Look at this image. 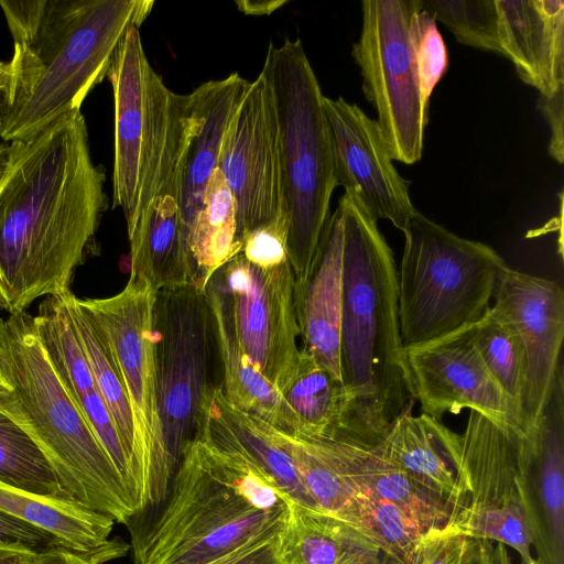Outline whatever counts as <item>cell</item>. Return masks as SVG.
<instances>
[{
    "label": "cell",
    "mask_w": 564,
    "mask_h": 564,
    "mask_svg": "<svg viewBox=\"0 0 564 564\" xmlns=\"http://www.w3.org/2000/svg\"><path fill=\"white\" fill-rule=\"evenodd\" d=\"M82 110L9 143L0 180V310L25 312L69 289L108 207Z\"/></svg>",
    "instance_id": "1"
},
{
    "label": "cell",
    "mask_w": 564,
    "mask_h": 564,
    "mask_svg": "<svg viewBox=\"0 0 564 564\" xmlns=\"http://www.w3.org/2000/svg\"><path fill=\"white\" fill-rule=\"evenodd\" d=\"M160 514L133 538L134 564H210L275 536L292 501L247 455L209 392Z\"/></svg>",
    "instance_id": "2"
},
{
    "label": "cell",
    "mask_w": 564,
    "mask_h": 564,
    "mask_svg": "<svg viewBox=\"0 0 564 564\" xmlns=\"http://www.w3.org/2000/svg\"><path fill=\"white\" fill-rule=\"evenodd\" d=\"M153 0H0L13 42L9 83L0 100V140L29 139L80 110L106 77L131 26Z\"/></svg>",
    "instance_id": "3"
},
{
    "label": "cell",
    "mask_w": 564,
    "mask_h": 564,
    "mask_svg": "<svg viewBox=\"0 0 564 564\" xmlns=\"http://www.w3.org/2000/svg\"><path fill=\"white\" fill-rule=\"evenodd\" d=\"M343 219L340 373L347 405L334 436L377 445L414 401L403 359L398 271L375 220L348 193Z\"/></svg>",
    "instance_id": "4"
},
{
    "label": "cell",
    "mask_w": 564,
    "mask_h": 564,
    "mask_svg": "<svg viewBox=\"0 0 564 564\" xmlns=\"http://www.w3.org/2000/svg\"><path fill=\"white\" fill-rule=\"evenodd\" d=\"M0 411L36 444L77 502L129 524L131 499L109 456L53 369L33 315H0Z\"/></svg>",
    "instance_id": "5"
},
{
    "label": "cell",
    "mask_w": 564,
    "mask_h": 564,
    "mask_svg": "<svg viewBox=\"0 0 564 564\" xmlns=\"http://www.w3.org/2000/svg\"><path fill=\"white\" fill-rule=\"evenodd\" d=\"M260 74L271 87L280 134L288 258L294 285L312 270L338 186L324 95L300 39L270 44Z\"/></svg>",
    "instance_id": "6"
},
{
    "label": "cell",
    "mask_w": 564,
    "mask_h": 564,
    "mask_svg": "<svg viewBox=\"0 0 564 564\" xmlns=\"http://www.w3.org/2000/svg\"><path fill=\"white\" fill-rule=\"evenodd\" d=\"M131 26L107 73L113 94L112 207L121 208L128 235L151 202L178 183L187 141L188 95L172 91L151 66Z\"/></svg>",
    "instance_id": "7"
},
{
    "label": "cell",
    "mask_w": 564,
    "mask_h": 564,
    "mask_svg": "<svg viewBox=\"0 0 564 564\" xmlns=\"http://www.w3.org/2000/svg\"><path fill=\"white\" fill-rule=\"evenodd\" d=\"M398 311L403 348L476 324L490 308L503 259L417 210L403 231Z\"/></svg>",
    "instance_id": "8"
},
{
    "label": "cell",
    "mask_w": 564,
    "mask_h": 564,
    "mask_svg": "<svg viewBox=\"0 0 564 564\" xmlns=\"http://www.w3.org/2000/svg\"><path fill=\"white\" fill-rule=\"evenodd\" d=\"M155 294L145 281L130 278L112 296L82 299L108 339L128 397L134 430L132 502L137 516L165 499L176 470L159 408Z\"/></svg>",
    "instance_id": "9"
},
{
    "label": "cell",
    "mask_w": 564,
    "mask_h": 564,
    "mask_svg": "<svg viewBox=\"0 0 564 564\" xmlns=\"http://www.w3.org/2000/svg\"><path fill=\"white\" fill-rule=\"evenodd\" d=\"M422 8V0H364L361 32L351 48L390 156L404 164L421 159L429 118L415 47Z\"/></svg>",
    "instance_id": "10"
},
{
    "label": "cell",
    "mask_w": 564,
    "mask_h": 564,
    "mask_svg": "<svg viewBox=\"0 0 564 564\" xmlns=\"http://www.w3.org/2000/svg\"><path fill=\"white\" fill-rule=\"evenodd\" d=\"M519 433L469 412L456 446L460 507L446 528L470 539L511 546L521 564H529L532 536L519 487Z\"/></svg>",
    "instance_id": "11"
},
{
    "label": "cell",
    "mask_w": 564,
    "mask_h": 564,
    "mask_svg": "<svg viewBox=\"0 0 564 564\" xmlns=\"http://www.w3.org/2000/svg\"><path fill=\"white\" fill-rule=\"evenodd\" d=\"M159 408L169 454L177 467L196 430L209 382L210 315L194 284L158 291L154 303Z\"/></svg>",
    "instance_id": "12"
},
{
    "label": "cell",
    "mask_w": 564,
    "mask_h": 564,
    "mask_svg": "<svg viewBox=\"0 0 564 564\" xmlns=\"http://www.w3.org/2000/svg\"><path fill=\"white\" fill-rule=\"evenodd\" d=\"M210 282L228 299L243 351L281 392L290 381L300 354L290 262L264 269L250 263L240 253Z\"/></svg>",
    "instance_id": "13"
},
{
    "label": "cell",
    "mask_w": 564,
    "mask_h": 564,
    "mask_svg": "<svg viewBox=\"0 0 564 564\" xmlns=\"http://www.w3.org/2000/svg\"><path fill=\"white\" fill-rule=\"evenodd\" d=\"M218 169L237 208L238 238L288 216L273 94L259 76L237 108L223 140Z\"/></svg>",
    "instance_id": "14"
},
{
    "label": "cell",
    "mask_w": 564,
    "mask_h": 564,
    "mask_svg": "<svg viewBox=\"0 0 564 564\" xmlns=\"http://www.w3.org/2000/svg\"><path fill=\"white\" fill-rule=\"evenodd\" d=\"M412 398L422 413L440 420L463 409L523 433L519 410L485 366L475 343V324L403 348Z\"/></svg>",
    "instance_id": "15"
},
{
    "label": "cell",
    "mask_w": 564,
    "mask_h": 564,
    "mask_svg": "<svg viewBox=\"0 0 564 564\" xmlns=\"http://www.w3.org/2000/svg\"><path fill=\"white\" fill-rule=\"evenodd\" d=\"M337 184L375 219L389 220L402 232L416 212L410 181L392 163L376 120L356 104L324 96Z\"/></svg>",
    "instance_id": "16"
},
{
    "label": "cell",
    "mask_w": 564,
    "mask_h": 564,
    "mask_svg": "<svg viewBox=\"0 0 564 564\" xmlns=\"http://www.w3.org/2000/svg\"><path fill=\"white\" fill-rule=\"evenodd\" d=\"M491 306L518 333L525 361L520 415L523 432L538 420L561 362L564 337V291L552 280L506 265Z\"/></svg>",
    "instance_id": "17"
},
{
    "label": "cell",
    "mask_w": 564,
    "mask_h": 564,
    "mask_svg": "<svg viewBox=\"0 0 564 564\" xmlns=\"http://www.w3.org/2000/svg\"><path fill=\"white\" fill-rule=\"evenodd\" d=\"M520 495L532 546L544 564H564V372L560 362L535 423L518 434Z\"/></svg>",
    "instance_id": "18"
},
{
    "label": "cell",
    "mask_w": 564,
    "mask_h": 564,
    "mask_svg": "<svg viewBox=\"0 0 564 564\" xmlns=\"http://www.w3.org/2000/svg\"><path fill=\"white\" fill-rule=\"evenodd\" d=\"M249 84L238 73H231L205 82L188 94L187 141L178 175L180 223L186 247L209 178L218 169L226 130Z\"/></svg>",
    "instance_id": "19"
},
{
    "label": "cell",
    "mask_w": 564,
    "mask_h": 564,
    "mask_svg": "<svg viewBox=\"0 0 564 564\" xmlns=\"http://www.w3.org/2000/svg\"><path fill=\"white\" fill-rule=\"evenodd\" d=\"M70 293L68 290L45 297L37 314L33 315L34 328L57 377L109 456L128 491L126 456L73 323Z\"/></svg>",
    "instance_id": "20"
},
{
    "label": "cell",
    "mask_w": 564,
    "mask_h": 564,
    "mask_svg": "<svg viewBox=\"0 0 564 564\" xmlns=\"http://www.w3.org/2000/svg\"><path fill=\"white\" fill-rule=\"evenodd\" d=\"M501 55L539 95L564 88V1L497 0Z\"/></svg>",
    "instance_id": "21"
},
{
    "label": "cell",
    "mask_w": 564,
    "mask_h": 564,
    "mask_svg": "<svg viewBox=\"0 0 564 564\" xmlns=\"http://www.w3.org/2000/svg\"><path fill=\"white\" fill-rule=\"evenodd\" d=\"M343 219L330 214L307 280L294 285L302 349L341 380L340 322L343 293Z\"/></svg>",
    "instance_id": "22"
},
{
    "label": "cell",
    "mask_w": 564,
    "mask_h": 564,
    "mask_svg": "<svg viewBox=\"0 0 564 564\" xmlns=\"http://www.w3.org/2000/svg\"><path fill=\"white\" fill-rule=\"evenodd\" d=\"M212 336L223 371L225 398L236 408L284 432L299 433L301 422L281 392L243 351L227 296L213 282L206 291Z\"/></svg>",
    "instance_id": "23"
},
{
    "label": "cell",
    "mask_w": 564,
    "mask_h": 564,
    "mask_svg": "<svg viewBox=\"0 0 564 564\" xmlns=\"http://www.w3.org/2000/svg\"><path fill=\"white\" fill-rule=\"evenodd\" d=\"M413 404L411 401L395 417L377 446L416 482L448 501L453 519L460 507L458 434L427 414L413 415Z\"/></svg>",
    "instance_id": "24"
},
{
    "label": "cell",
    "mask_w": 564,
    "mask_h": 564,
    "mask_svg": "<svg viewBox=\"0 0 564 564\" xmlns=\"http://www.w3.org/2000/svg\"><path fill=\"white\" fill-rule=\"evenodd\" d=\"M325 437L344 475L356 489L401 508L426 531L446 528L453 516L448 501L416 482L377 445Z\"/></svg>",
    "instance_id": "25"
},
{
    "label": "cell",
    "mask_w": 564,
    "mask_h": 564,
    "mask_svg": "<svg viewBox=\"0 0 564 564\" xmlns=\"http://www.w3.org/2000/svg\"><path fill=\"white\" fill-rule=\"evenodd\" d=\"M128 238L131 279L145 281L156 292L193 284L180 223L178 183L151 202Z\"/></svg>",
    "instance_id": "26"
},
{
    "label": "cell",
    "mask_w": 564,
    "mask_h": 564,
    "mask_svg": "<svg viewBox=\"0 0 564 564\" xmlns=\"http://www.w3.org/2000/svg\"><path fill=\"white\" fill-rule=\"evenodd\" d=\"M270 430L292 457L315 509L347 523L372 543L358 490L344 475L326 438L272 425Z\"/></svg>",
    "instance_id": "27"
},
{
    "label": "cell",
    "mask_w": 564,
    "mask_h": 564,
    "mask_svg": "<svg viewBox=\"0 0 564 564\" xmlns=\"http://www.w3.org/2000/svg\"><path fill=\"white\" fill-rule=\"evenodd\" d=\"M0 511L88 552L106 544L116 523L74 499L40 495L0 482Z\"/></svg>",
    "instance_id": "28"
},
{
    "label": "cell",
    "mask_w": 564,
    "mask_h": 564,
    "mask_svg": "<svg viewBox=\"0 0 564 564\" xmlns=\"http://www.w3.org/2000/svg\"><path fill=\"white\" fill-rule=\"evenodd\" d=\"M187 249L192 283L204 292L214 275L241 253L236 203L219 169L209 178L203 207L189 232Z\"/></svg>",
    "instance_id": "29"
},
{
    "label": "cell",
    "mask_w": 564,
    "mask_h": 564,
    "mask_svg": "<svg viewBox=\"0 0 564 564\" xmlns=\"http://www.w3.org/2000/svg\"><path fill=\"white\" fill-rule=\"evenodd\" d=\"M370 546L376 545L347 523L295 502L278 534L283 564H348Z\"/></svg>",
    "instance_id": "30"
},
{
    "label": "cell",
    "mask_w": 564,
    "mask_h": 564,
    "mask_svg": "<svg viewBox=\"0 0 564 564\" xmlns=\"http://www.w3.org/2000/svg\"><path fill=\"white\" fill-rule=\"evenodd\" d=\"M69 311L93 377L110 413L126 456L128 491L132 501L134 430L126 389L102 328L82 299L73 293L69 294Z\"/></svg>",
    "instance_id": "31"
},
{
    "label": "cell",
    "mask_w": 564,
    "mask_h": 564,
    "mask_svg": "<svg viewBox=\"0 0 564 564\" xmlns=\"http://www.w3.org/2000/svg\"><path fill=\"white\" fill-rule=\"evenodd\" d=\"M301 422L299 434L332 436L340 427L347 397L343 381L300 349L290 381L281 391Z\"/></svg>",
    "instance_id": "32"
},
{
    "label": "cell",
    "mask_w": 564,
    "mask_h": 564,
    "mask_svg": "<svg viewBox=\"0 0 564 564\" xmlns=\"http://www.w3.org/2000/svg\"><path fill=\"white\" fill-rule=\"evenodd\" d=\"M209 398L231 429L241 448L280 490L292 502L315 509L292 457L274 437L270 425L228 402L220 386L210 388Z\"/></svg>",
    "instance_id": "33"
},
{
    "label": "cell",
    "mask_w": 564,
    "mask_h": 564,
    "mask_svg": "<svg viewBox=\"0 0 564 564\" xmlns=\"http://www.w3.org/2000/svg\"><path fill=\"white\" fill-rule=\"evenodd\" d=\"M0 482L34 494L73 499L32 438L1 411Z\"/></svg>",
    "instance_id": "34"
},
{
    "label": "cell",
    "mask_w": 564,
    "mask_h": 564,
    "mask_svg": "<svg viewBox=\"0 0 564 564\" xmlns=\"http://www.w3.org/2000/svg\"><path fill=\"white\" fill-rule=\"evenodd\" d=\"M475 343L488 371L520 413L525 361L518 333L490 306L475 324Z\"/></svg>",
    "instance_id": "35"
},
{
    "label": "cell",
    "mask_w": 564,
    "mask_h": 564,
    "mask_svg": "<svg viewBox=\"0 0 564 564\" xmlns=\"http://www.w3.org/2000/svg\"><path fill=\"white\" fill-rule=\"evenodd\" d=\"M422 3L459 43L502 53L497 0H422Z\"/></svg>",
    "instance_id": "36"
},
{
    "label": "cell",
    "mask_w": 564,
    "mask_h": 564,
    "mask_svg": "<svg viewBox=\"0 0 564 564\" xmlns=\"http://www.w3.org/2000/svg\"><path fill=\"white\" fill-rule=\"evenodd\" d=\"M371 541L390 564H408L426 531L401 508L358 490Z\"/></svg>",
    "instance_id": "37"
},
{
    "label": "cell",
    "mask_w": 564,
    "mask_h": 564,
    "mask_svg": "<svg viewBox=\"0 0 564 564\" xmlns=\"http://www.w3.org/2000/svg\"><path fill=\"white\" fill-rule=\"evenodd\" d=\"M415 47L423 90L431 98L434 87L447 69L448 57L436 21L424 7L419 13Z\"/></svg>",
    "instance_id": "38"
},
{
    "label": "cell",
    "mask_w": 564,
    "mask_h": 564,
    "mask_svg": "<svg viewBox=\"0 0 564 564\" xmlns=\"http://www.w3.org/2000/svg\"><path fill=\"white\" fill-rule=\"evenodd\" d=\"M289 218L257 228L242 238L241 254L260 268H272L289 262Z\"/></svg>",
    "instance_id": "39"
},
{
    "label": "cell",
    "mask_w": 564,
    "mask_h": 564,
    "mask_svg": "<svg viewBox=\"0 0 564 564\" xmlns=\"http://www.w3.org/2000/svg\"><path fill=\"white\" fill-rule=\"evenodd\" d=\"M471 539L448 528L431 530L416 545L408 564H465Z\"/></svg>",
    "instance_id": "40"
},
{
    "label": "cell",
    "mask_w": 564,
    "mask_h": 564,
    "mask_svg": "<svg viewBox=\"0 0 564 564\" xmlns=\"http://www.w3.org/2000/svg\"><path fill=\"white\" fill-rule=\"evenodd\" d=\"M59 546L66 547L53 535L0 511V547L22 549L37 554Z\"/></svg>",
    "instance_id": "41"
},
{
    "label": "cell",
    "mask_w": 564,
    "mask_h": 564,
    "mask_svg": "<svg viewBox=\"0 0 564 564\" xmlns=\"http://www.w3.org/2000/svg\"><path fill=\"white\" fill-rule=\"evenodd\" d=\"M129 547L120 538L110 539L106 544L88 552L59 546L37 553L31 564H105L124 556Z\"/></svg>",
    "instance_id": "42"
},
{
    "label": "cell",
    "mask_w": 564,
    "mask_h": 564,
    "mask_svg": "<svg viewBox=\"0 0 564 564\" xmlns=\"http://www.w3.org/2000/svg\"><path fill=\"white\" fill-rule=\"evenodd\" d=\"M564 88L551 96L539 95L538 106L549 123V153L557 163L564 162Z\"/></svg>",
    "instance_id": "43"
},
{
    "label": "cell",
    "mask_w": 564,
    "mask_h": 564,
    "mask_svg": "<svg viewBox=\"0 0 564 564\" xmlns=\"http://www.w3.org/2000/svg\"><path fill=\"white\" fill-rule=\"evenodd\" d=\"M278 534L210 564H283L278 553Z\"/></svg>",
    "instance_id": "44"
},
{
    "label": "cell",
    "mask_w": 564,
    "mask_h": 564,
    "mask_svg": "<svg viewBox=\"0 0 564 564\" xmlns=\"http://www.w3.org/2000/svg\"><path fill=\"white\" fill-rule=\"evenodd\" d=\"M465 564H512L510 555L502 543L471 539Z\"/></svg>",
    "instance_id": "45"
},
{
    "label": "cell",
    "mask_w": 564,
    "mask_h": 564,
    "mask_svg": "<svg viewBox=\"0 0 564 564\" xmlns=\"http://www.w3.org/2000/svg\"><path fill=\"white\" fill-rule=\"evenodd\" d=\"M288 1L285 0H270V1H236L239 11L245 14L252 15H270L276 11L280 7L284 6Z\"/></svg>",
    "instance_id": "46"
},
{
    "label": "cell",
    "mask_w": 564,
    "mask_h": 564,
    "mask_svg": "<svg viewBox=\"0 0 564 564\" xmlns=\"http://www.w3.org/2000/svg\"><path fill=\"white\" fill-rule=\"evenodd\" d=\"M35 555L28 550L0 547V564H31Z\"/></svg>",
    "instance_id": "47"
},
{
    "label": "cell",
    "mask_w": 564,
    "mask_h": 564,
    "mask_svg": "<svg viewBox=\"0 0 564 564\" xmlns=\"http://www.w3.org/2000/svg\"><path fill=\"white\" fill-rule=\"evenodd\" d=\"M387 557L377 546L361 550L348 564H387Z\"/></svg>",
    "instance_id": "48"
},
{
    "label": "cell",
    "mask_w": 564,
    "mask_h": 564,
    "mask_svg": "<svg viewBox=\"0 0 564 564\" xmlns=\"http://www.w3.org/2000/svg\"><path fill=\"white\" fill-rule=\"evenodd\" d=\"M9 76L10 70L8 62L0 61V100L7 89Z\"/></svg>",
    "instance_id": "49"
},
{
    "label": "cell",
    "mask_w": 564,
    "mask_h": 564,
    "mask_svg": "<svg viewBox=\"0 0 564 564\" xmlns=\"http://www.w3.org/2000/svg\"><path fill=\"white\" fill-rule=\"evenodd\" d=\"M9 158V143L0 141V180L4 173Z\"/></svg>",
    "instance_id": "50"
},
{
    "label": "cell",
    "mask_w": 564,
    "mask_h": 564,
    "mask_svg": "<svg viewBox=\"0 0 564 564\" xmlns=\"http://www.w3.org/2000/svg\"><path fill=\"white\" fill-rule=\"evenodd\" d=\"M529 564H544L540 558H534Z\"/></svg>",
    "instance_id": "51"
},
{
    "label": "cell",
    "mask_w": 564,
    "mask_h": 564,
    "mask_svg": "<svg viewBox=\"0 0 564 564\" xmlns=\"http://www.w3.org/2000/svg\"><path fill=\"white\" fill-rule=\"evenodd\" d=\"M1 141V140H0Z\"/></svg>",
    "instance_id": "52"
}]
</instances>
